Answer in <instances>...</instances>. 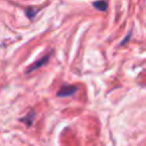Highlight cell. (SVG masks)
Returning a JSON list of instances; mask_svg holds the SVG:
<instances>
[{
    "instance_id": "3957f363",
    "label": "cell",
    "mask_w": 146,
    "mask_h": 146,
    "mask_svg": "<svg viewBox=\"0 0 146 146\" xmlns=\"http://www.w3.org/2000/svg\"><path fill=\"white\" fill-rule=\"evenodd\" d=\"M92 6H94L96 9L102 10V11H105V10L107 9V2H106L105 0H97V1H95V2L92 3Z\"/></svg>"
},
{
    "instance_id": "7a4b0ae2",
    "label": "cell",
    "mask_w": 146,
    "mask_h": 146,
    "mask_svg": "<svg viewBox=\"0 0 146 146\" xmlns=\"http://www.w3.org/2000/svg\"><path fill=\"white\" fill-rule=\"evenodd\" d=\"M76 90H78V87H75V86H63V87L58 90L57 96H58V97H67V96H72Z\"/></svg>"
},
{
    "instance_id": "5b68a950",
    "label": "cell",
    "mask_w": 146,
    "mask_h": 146,
    "mask_svg": "<svg viewBox=\"0 0 146 146\" xmlns=\"http://www.w3.org/2000/svg\"><path fill=\"white\" fill-rule=\"evenodd\" d=\"M36 13H38V9H36V8H26V10H25L26 16H27L29 18H31V19L35 16Z\"/></svg>"
},
{
    "instance_id": "8992f818",
    "label": "cell",
    "mask_w": 146,
    "mask_h": 146,
    "mask_svg": "<svg viewBox=\"0 0 146 146\" xmlns=\"http://www.w3.org/2000/svg\"><path fill=\"white\" fill-rule=\"evenodd\" d=\"M130 35H131V32H130V33H129V34H128V35L125 36V39H124V40H123V41H122V42L120 43V46H123V44H124V43H125L127 41H129V40H130Z\"/></svg>"
},
{
    "instance_id": "277c9868",
    "label": "cell",
    "mask_w": 146,
    "mask_h": 146,
    "mask_svg": "<svg viewBox=\"0 0 146 146\" xmlns=\"http://www.w3.org/2000/svg\"><path fill=\"white\" fill-rule=\"evenodd\" d=\"M34 116H35L34 112H33V111H31V112H30L25 117H22V119H21V121H22V122H24V123H25V124H27V125H31V124H32V122H33Z\"/></svg>"
},
{
    "instance_id": "6da1fadb",
    "label": "cell",
    "mask_w": 146,
    "mask_h": 146,
    "mask_svg": "<svg viewBox=\"0 0 146 146\" xmlns=\"http://www.w3.org/2000/svg\"><path fill=\"white\" fill-rule=\"evenodd\" d=\"M49 57H50V54H47L44 57H42V58L39 59L38 62H34V63L26 70V73H31V72H33V71H35V70H39V68L42 67L43 65H46L47 62L49 60Z\"/></svg>"
}]
</instances>
